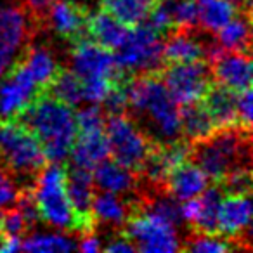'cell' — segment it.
<instances>
[{
	"mask_svg": "<svg viewBox=\"0 0 253 253\" xmlns=\"http://www.w3.org/2000/svg\"><path fill=\"white\" fill-rule=\"evenodd\" d=\"M141 118L142 128L155 142H167L182 137L180 106L172 99L158 73L132 77L128 85V108Z\"/></svg>",
	"mask_w": 253,
	"mask_h": 253,
	"instance_id": "cell-1",
	"label": "cell"
},
{
	"mask_svg": "<svg viewBox=\"0 0 253 253\" xmlns=\"http://www.w3.org/2000/svg\"><path fill=\"white\" fill-rule=\"evenodd\" d=\"M18 120L35 134L49 163H63L70 156L77 137V116L71 106L43 92Z\"/></svg>",
	"mask_w": 253,
	"mask_h": 253,
	"instance_id": "cell-2",
	"label": "cell"
},
{
	"mask_svg": "<svg viewBox=\"0 0 253 253\" xmlns=\"http://www.w3.org/2000/svg\"><path fill=\"white\" fill-rule=\"evenodd\" d=\"M71 70L84 85V101L92 104H101L113 84L125 73L116 66L113 50L104 49L90 39L71 45Z\"/></svg>",
	"mask_w": 253,
	"mask_h": 253,
	"instance_id": "cell-3",
	"label": "cell"
},
{
	"mask_svg": "<svg viewBox=\"0 0 253 253\" xmlns=\"http://www.w3.org/2000/svg\"><path fill=\"white\" fill-rule=\"evenodd\" d=\"M47 163L39 139L21 120H0V165L12 177L32 180Z\"/></svg>",
	"mask_w": 253,
	"mask_h": 253,
	"instance_id": "cell-4",
	"label": "cell"
},
{
	"mask_svg": "<svg viewBox=\"0 0 253 253\" xmlns=\"http://www.w3.org/2000/svg\"><path fill=\"white\" fill-rule=\"evenodd\" d=\"M248 132L241 128H222L191 146V156L203 169L208 179L218 184L231 170L248 158ZM246 165V163H245Z\"/></svg>",
	"mask_w": 253,
	"mask_h": 253,
	"instance_id": "cell-5",
	"label": "cell"
},
{
	"mask_svg": "<svg viewBox=\"0 0 253 253\" xmlns=\"http://www.w3.org/2000/svg\"><path fill=\"white\" fill-rule=\"evenodd\" d=\"M32 194L40 220L61 231H77L73 207L66 191V165L47 163L35 177Z\"/></svg>",
	"mask_w": 253,
	"mask_h": 253,
	"instance_id": "cell-6",
	"label": "cell"
},
{
	"mask_svg": "<svg viewBox=\"0 0 253 253\" xmlns=\"http://www.w3.org/2000/svg\"><path fill=\"white\" fill-rule=\"evenodd\" d=\"M163 35L148 21L128 30L125 42L115 50L116 66L130 77L158 73L163 64Z\"/></svg>",
	"mask_w": 253,
	"mask_h": 253,
	"instance_id": "cell-7",
	"label": "cell"
},
{
	"mask_svg": "<svg viewBox=\"0 0 253 253\" xmlns=\"http://www.w3.org/2000/svg\"><path fill=\"white\" fill-rule=\"evenodd\" d=\"M106 137L109 144V156L132 172L141 170L155 144L141 125L125 113L109 115L106 118Z\"/></svg>",
	"mask_w": 253,
	"mask_h": 253,
	"instance_id": "cell-8",
	"label": "cell"
},
{
	"mask_svg": "<svg viewBox=\"0 0 253 253\" xmlns=\"http://www.w3.org/2000/svg\"><path fill=\"white\" fill-rule=\"evenodd\" d=\"M125 234L130 238L137 252L173 253L182 250L177 227L148 207H135L125 220Z\"/></svg>",
	"mask_w": 253,
	"mask_h": 253,
	"instance_id": "cell-9",
	"label": "cell"
},
{
	"mask_svg": "<svg viewBox=\"0 0 253 253\" xmlns=\"http://www.w3.org/2000/svg\"><path fill=\"white\" fill-rule=\"evenodd\" d=\"M160 77L169 94L179 106L194 104L201 101V97L213 84L210 63L207 59L165 64L160 70Z\"/></svg>",
	"mask_w": 253,
	"mask_h": 253,
	"instance_id": "cell-10",
	"label": "cell"
},
{
	"mask_svg": "<svg viewBox=\"0 0 253 253\" xmlns=\"http://www.w3.org/2000/svg\"><path fill=\"white\" fill-rule=\"evenodd\" d=\"M32 37V18L23 5L0 9V77L21 57Z\"/></svg>",
	"mask_w": 253,
	"mask_h": 253,
	"instance_id": "cell-11",
	"label": "cell"
},
{
	"mask_svg": "<svg viewBox=\"0 0 253 253\" xmlns=\"http://www.w3.org/2000/svg\"><path fill=\"white\" fill-rule=\"evenodd\" d=\"M40 94L43 92L18 59L0 77V120L19 118Z\"/></svg>",
	"mask_w": 253,
	"mask_h": 253,
	"instance_id": "cell-12",
	"label": "cell"
},
{
	"mask_svg": "<svg viewBox=\"0 0 253 253\" xmlns=\"http://www.w3.org/2000/svg\"><path fill=\"white\" fill-rule=\"evenodd\" d=\"M66 191L75 213V225H77L75 232L82 234L94 232L95 218L92 211V201L95 193L92 170L78 167L75 163L66 165Z\"/></svg>",
	"mask_w": 253,
	"mask_h": 253,
	"instance_id": "cell-13",
	"label": "cell"
},
{
	"mask_svg": "<svg viewBox=\"0 0 253 253\" xmlns=\"http://www.w3.org/2000/svg\"><path fill=\"white\" fill-rule=\"evenodd\" d=\"M49 25L57 37L70 45L80 42L87 37L88 9L84 4L71 0H56L49 7Z\"/></svg>",
	"mask_w": 253,
	"mask_h": 253,
	"instance_id": "cell-14",
	"label": "cell"
},
{
	"mask_svg": "<svg viewBox=\"0 0 253 253\" xmlns=\"http://www.w3.org/2000/svg\"><path fill=\"white\" fill-rule=\"evenodd\" d=\"M252 200L250 193H224L218 207V236L241 241L250 232Z\"/></svg>",
	"mask_w": 253,
	"mask_h": 253,
	"instance_id": "cell-15",
	"label": "cell"
},
{
	"mask_svg": "<svg viewBox=\"0 0 253 253\" xmlns=\"http://www.w3.org/2000/svg\"><path fill=\"white\" fill-rule=\"evenodd\" d=\"M215 84L232 92H243L252 87V59L250 54L222 50L210 61Z\"/></svg>",
	"mask_w": 253,
	"mask_h": 253,
	"instance_id": "cell-16",
	"label": "cell"
},
{
	"mask_svg": "<svg viewBox=\"0 0 253 253\" xmlns=\"http://www.w3.org/2000/svg\"><path fill=\"white\" fill-rule=\"evenodd\" d=\"M208 180L210 179L203 172V169L194 160L187 158L170 170L163 186L172 198L184 201L189 198L200 196L208 187Z\"/></svg>",
	"mask_w": 253,
	"mask_h": 253,
	"instance_id": "cell-17",
	"label": "cell"
},
{
	"mask_svg": "<svg viewBox=\"0 0 253 253\" xmlns=\"http://www.w3.org/2000/svg\"><path fill=\"white\" fill-rule=\"evenodd\" d=\"M70 156L78 167L92 170L102 160L109 158V144L106 137V125L104 126H90V128H77L73 148Z\"/></svg>",
	"mask_w": 253,
	"mask_h": 253,
	"instance_id": "cell-18",
	"label": "cell"
},
{
	"mask_svg": "<svg viewBox=\"0 0 253 253\" xmlns=\"http://www.w3.org/2000/svg\"><path fill=\"white\" fill-rule=\"evenodd\" d=\"M207 43H203L191 28H175L169 32L163 39V64L193 63L207 59Z\"/></svg>",
	"mask_w": 253,
	"mask_h": 253,
	"instance_id": "cell-19",
	"label": "cell"
},
{
	"mask_svg": "<svg viewBox=\"0 0 253 253\" xmlns=\"http://www.w3.org/2000/svg\"><path fill=\"white\" fill-rule=\"evenodd\" d=\"M236 92L222 87L218 84H211L207 94L201 97V104L210 115L215 128H241L238 118V108H236ZM243 130V128H241Z\"/></svg>",
	"mask_w": 253,
	"mask_h": 253,
	"instance_id": "cell-20",
	"label": "cell"
},
{
	"mask_svg": "<svg viewBox=\"0 0 253 253\" xmlns=\"http://www.w3.org/2000/svg\"><path fill=\"white\" fill-rule=\"evenodd\" d=\"M19 61L25 64L26 71H28L30 77L33 78L37 87L42 92H45L49 88V85L52 84L56 75L63 68L56 61V56L52 54V50L45 45H32V43H28V47L21 54Z\"/></svg>",
	"mask_w": 253,
	"mask_h": 253,
	"instance_id": "cell-21",
	"label": "cell"
},
{
	"mask_svg": "<svg viewBox=\"0 0 253 253\" xmlns=\"http://www.w3.org/2000/svg\"><path fill=\"white\" fill-rule=\"evenodd\" d=\"M92 179H94V186H97L101 191L115 193L120 196L132 193L137 186L135 172L109 158L102 160L99 165L92 169Z\"/></svg>",
	"mask_w": 253,
	"mask_h": 253,
	"instance_id": "cell-22",
	"label": "cell"
},
{
	"mask_svg": "<svg viewBox=\"0 0 253 253\" xmlns=\"http://www.w3.org/2000/svg\"><path fill=\"white\" fill-rule=\"evenodd\" d=\"M128 30H130L128 26L120 23L118 19L113 18L109 12L102 11V9L88 16L87 37L104 49L113 50V52L125 42Z\"/></svg>",
	"mask_w": 253,
	"mask_h": 253,
	"instance_id": "cell-23",
	"label": "cell"
},
{
	"mask_svg": "<svg viewBox=\"0 0 253 253\" xmlns=\"http://www.w3.org/2000/svg\"><path fill=\"white\" fill-rule=\"evenodd\" d=\"M101 9L116 18L120 23L132 28L148 19L158 0H99Z\"/></svg>",
	"mask_w": 253,
	"mask_h": 253,
	"instance_id": "cell-24",
	"label": "cell"
},
{
	"mask_svg": "<svg viewBox=\"0 0 253 253\" xmlns=\"http://www.w3.org/2000/svg\"><path fill=\"white\" fill-rule=\"evenodd\" d=\"M224 196V191L220 186L207 187L198 196V211L193 220V227L201 234H218V207Z\"/></svg>",
	"mask_w": 253,
	"mask_h": 253,
	"instance_id": "cell-25",
	"label": "cell"
},
{
	"mask_svg": "<svg viewBox=\"0 0 253 253\" xmlns=\"http://www.w3.org/2000/svg\"><path fill=\"white\" fill-rule=\"evenodd\" d=\"M196 2V25L207 32L217 33L239 12L229 0H194Z\"/></svg>",
	"mask_w": 253,
	"mask_h": 253,
	"instance_id": "cell-26",
	"label": "cell"
},
{
	"mask_svg": "<svg viewBox=\"0 0 253 253\" xmlns=\"http://www.w3.org/2000/svg\"><path fill=\"white\" fill-rule=\"evenodd\" d=\"M217 130L210 115L200 101L194 104L180 106V134L189 142H196L208 137Z\"/></svg>",
	"mask_w": 253,
	"mask_h": 253,
	"instance_id": "cell-27",
	"label": "cell"
},
{
	"mask_svg": "<svg viewBox=\"0 0 253 253\" xmlns=\"http://www.w3.org/2000/svg\"><path fill=\"white\" fill-rule=\"evenodd\" d=\"M135 207L137 205H128V201L123 200L120 194L108 193V191L94 194V201H92L95 222L101 220L102 224L109 225H123Z\"/></svg>",
	"mask_w": 253,
	"mask_h": 253,
	"instance_id": "cell-28",
	"label": "cell"
},
{
	"mask_svg": "<svg viewBox=\"0 0 253 253\" xmlns=\"http://www.w3.org/2000/svg\"><path fill=\"white\" fill-rule=\"evenodd\" d=\"M218 45L224 50L250 54V12H238L217 32Z\"/></svg>",
	"mask_w": 253,
	"mask_h": 253,
	"instance_id": "cell-29",
	"label": "cell"
},
{
	"mask_svg": "<svg viewBox=\"0 0 253 253\" xmlns=\"http://www.w3.org/2000/svg\"><path fill=\"white\" fill-rule=\"evenodd\" d=\"M45 94L52 95L57 101L64 102L71 108H77L84 101V85H82V80L73 70L61 68L59 73L52 80V84L45 90Z\"/></svg>",
	"mask_w": 253,
	"mask_h": 253,
	"instance_id": "cell-30",
	"label": "cell"
},
{
	"mask_svg": "<svg viewBox=\"0 0 253 253\" xmlns=\"http://www.w3.org/2000/svg\"><path fill=\"white\" fill-rule=\"evenodd\" d=\"M21 250L32 253H64L77 250V243L59 232H33L21 239Z\"/></svg>",
	"mask_w": 253,
	"mask_h": 253,
	"instance_id": "cell-31",
	"label": "cell"
},
{
	"mask_svg": "<svg viewBox=\"0 0 253 253\" xmlns=\"http://www.w3.org/2000/svg\"><path fill=\"white\" fill-rule=\"evenodd\" d=\"M236 248H239V245H234L231 239H224L218 234H201V232H196V236L182 245V250L193 253H224Z\"/></svg>",
	"mask_w": 253,
	"mask_h": 253,
	"instance_id": "cell-32",
	"label": "cell"
},
{
	"mask_svg": "<svg viewBox=\"0 0 253 253\" xmlns=\"http://www.w3.org/2000/svg\"><path fill=\"white\" fill-rule=\"evenodd\" d=\"M19 191L21 189L16 186V179L0 165V211L18 201Z\"/></svg>",
	"mask_w": 253,
	"mask_h": 253,
	"instance_id": "cell-33",
	"label": "cell"
},
{
	"mask_svg": "<svg viewBox=\"0 0 253 253\" xmlns=\"http://www.w3.org/2000/svg\"><path fill=\"white\" fill-rule=\"evenodd\" d=\"M236 108H238L239 126H241L243 130L250 132V128H252V116H253L252 87L243 92H238V95H236Z\"/></svg>",
	"mask_w": 253,
	"mask_h": 253,
	"instance_id": "cell-34",
	"label": "cell"
},
{
	"mask_svg": "<svg viewBox=\"0 0 253 253\" xmlns=\"http://www.w3.org/2000/svg\"><path fill=\"white\" fill-rule=\"evenodd\" d=\"M102 250L109 253H134L137 252L134 246V243L130 241V238L125 232H120L118 236H113L106 245H102Z\"/></svg>",
	"mask_w": 253,
	"mask_h": 253,
	"instance_id": "cell-35",
	"label": "cell"
},
{
	"mask_svg": "<svg viewBox=\"0 0 253 253\" xmlns=\"http://www.w3.org/2000/svg\"><path fill=\"white\" fill-rule=\"evenodd\" d=\"M77 248L84 253H95L99 250H102V243L94 232L84 234V238L80 239V245H77Z\"/></svg>",
	"mask_w": 253,
	"mask_h": 253,
	"instance_id": "cell-36",
	"label": "cell"
},
{
	"mask_svg": "<svg viewBox=\"0 0 253 253\" xmlns=\"http://www.w3.org/2000/svg\"><path fill=\"white\" fill-rule=\"evenodd\" d=\"M56 0H23L25 7H28L33 12H42L49 7L50 4H54Z\"/></svg>",
	"mask_w": 253,
	"mask_h": 253,
	"instance_id": "cell-37",
	"label": "cell"
},
{
	"mask_svg": "<svg viewBox=\"0 0 253 253\" xmlns=\"http://www.w3.org/2000/svg\"><path fill=\"white\" fill-rule=\"evenodd\" d=\"M229 2H232V4L239 9V11L243 9V11L250 12V2H252V0H229Z\"/></svg>",
	"mask_w": 253,
	"mask_h": 253,
	"instance_id": "cell-38",
	"label": "cell"
},
{
	"mask_svg": "<svg viewBox=\"0 0 253 253\" xmlns=\"http://www.w3.org/2000/svg\"><path fill=\"white\" fill-rule=\"evenodd\" d=\"M4 241H5V234H4V229H2V224H0V248H2Z\"/></svg>",
	"mask_w": 253,
	"mask_h": 253,
	"instance_id": "cell-39",
	"label": "cell"
}]
</instances>
